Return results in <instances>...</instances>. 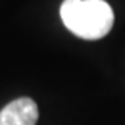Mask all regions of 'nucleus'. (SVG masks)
Instances as JSON below:
<instances>
[{"label": "nucleus", "mask_w": 125, "mask_h": 125, "mask_svg": "<svg viewBox=\"0 0 125 125\" xmlns=\"http://www.w3.org/2000/svg\"><path fill=\"white\" fill-rule=\"evenodd\" d=\"M39 111L31 97H18L0 111V125H36Z\"/></svg>", "instance_id": "f03ea898"}, {"label": "nucleus", "mask_w": 125, "mask_h": 125, "mask_svg": "<svg viewBox=\"0 0 125 125\" xmlns=\"http://www.w3.org/2000/svg\"><path fill=\"white\" fill-rule=\"evenodd\" d=\"M60 18L75 36L94 41L112 29L114 11L104 0H63Z\"/></svg>", "instance_id": "f257e3e1"}]
</instances>
